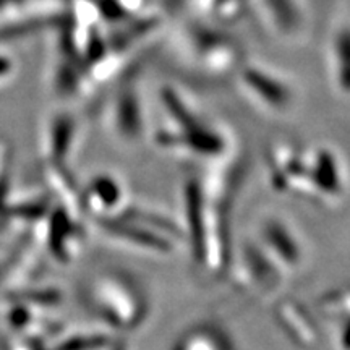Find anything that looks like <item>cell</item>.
I'll use <instances>...</instances> for the list:
<instances>
[{
    "label": "cell",
    "instance_id": "4",
    "mask_svg": "<svg viewBox=\"0 0 350 350\" xmlns=\"http://www.w3.org/2000/svg\"><path fill=\"white\" fill-rule=\"evenodd\" d=\"M266 2H268V10L271 12V15L273 13L275 15L278 25H282L284 18H286V25H288V28L295 29L294 25L300 13L295 0H266Z\"/></svg>",
    "mask_w": 350,
    "mask_h": 350
},
{
    "label": "cell",
    "instance_id": "2",
    "mask_svg": "<svg viewBox=\"0 0 350 350\" xmlns=\"http://www.w3.org/2000/svg\"><path fill=\"white\" fill-rule=\"evenodd\" d=\"M193 47L200 54V60L204 67L213 73L227 72L237 62V46L229 41V38L209 29L193 31Z\"/></svg>",
    "mask_w": 350,
    "mask_h": 350
},
{
    "label": "cell",
    "instance_id": "1",
    "mask_svg": "<svg viewBox=\"0 0 350 350\" xmlns=\"http://www.w3.org/2000/svg\"><path fill=\"white\" fill-rule=\"evenodd\" d=\"M242 85L248 90L255 99L273 111H286L292 103L291 88L279 80L278 77L271 75L258 67H247L240 73Z\"/></svg>",
    "mask_w": 350,
    "mask_h": 350
},
{
    "label": "cell",
    "instance_id": "3",
    "mask_svg": "<svg viewBox=\"0 0 350 350\" xmlns=\"http://www.w3.org/2000/svg\"><path fill=\"white\" fill-rule=\"evenodd\" d=\"M331 62L334 80L344 94H350V26L334 33L331 41Z\"/></svg>",
    "mask_w": 350,
    "mask_h": 350
}]
</instances>
